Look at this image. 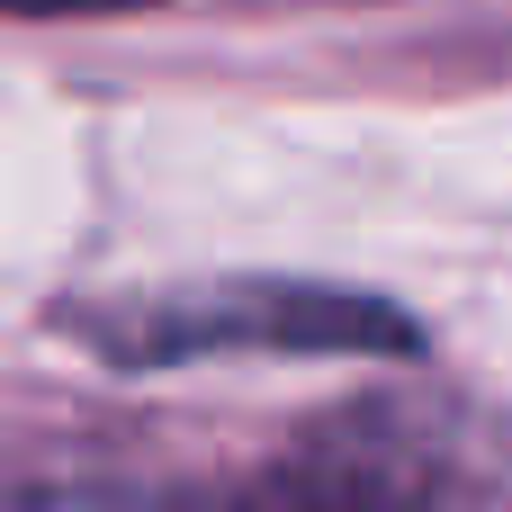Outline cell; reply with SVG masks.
Masks as SVG:
<instances>
[{
  "instance_id": "2",
  "label": "cell",
  "mask_w": 512,
  "mask_h": 512,
  "mask_svg": "<svg viewBox=\"0 0 512 512\" xmlns=\"http://www.w3.org/2000/svg\"><path fill=\"white\" fill-rule=\"evenodd\" d=\"M243 512H450V468L432 441H405L387 423H342L315 450L279 459Z\"/></svg>"
},
{
  "instance_id": "1",
  "label": "cell",
  "mask_w": 512,
  "mask_h": 512,
  "mask_svg": "<svg viewBox=\"0 0 512 512\" xmlns=\"http://www.w3.org/2000/svg\"><path fill=\"white\" fill-rule=\"evenodd\" d=\"M90 342L126 369H180L207 351H333V360H405L423 333L378 288L324 279H225L189 297H153L126 324H90Z\"/></svg>"
},
{
  "instance_id": "3",
  "label": "cell",
  "mask_w": 512,
  "mask_h": 512,
  "mask_svg": "<svg viewBox=\"0 0 512 512\" xmlns=\"http://www.w3.org/2000/svg\"><path fill=\"white\" fill-rule=\"evenodd\" d=\"M18 18H117V9H144V0H9Z\"/></svg>"
}]
</instances>
